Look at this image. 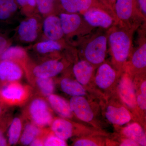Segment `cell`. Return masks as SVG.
<instances>
[{"label": "cell", "instance_id": "19", "mask_svg": "<svg viewBox=\"0 0 146 146\" xmlns=\"http://www.w3.org/2000/svg\"><path fill=\"white\" fill-rule=\"evenodd\" d=\"M63 8L70 13L86 11L89 9L92 0H59Z\"/></svg>", "mask_w": 146, "mask_h": 146}, {"label": "cell", "instance_id": "20", "mask_svg": "<svg viewBox=\"0 0 146 146\" xmlns=\"http://www.w3.org/2000/svg\"><path fill=\"white\" fill-rule=\"evenodd\" d=\"M123 133L125 136L142 146H146V135L143 129L136 123L125 128Z\"/></svg>", "mask_w": 146, "mask_h": 146}, {"label": "cell", "instance_id": "37", "mask_svg": "<svg viewBox=\"0 0 146 146\" xmlns=\"http://www.w3.org/2000/svg\"><path fill=\"white\" fill-rule=\"evenodd\" d=\"M141 10L143 13L146 15V0H138Z\"/></svg>", "mask_w": 146, "mask_h": 146}, {"label": "cell", "instance_id": "27", "mask_svg": "<svg viewBox=\"0 0 146 146\" xmlns=\"http://www.w3.org/2000/svg\"><path fill=\"white\" fill-rule=\"evenodd\" d=\"M36 50L41 54H46L61 49V46L58 42L54 40H49L39 42L36 46Z\"/></svg>", "mask_w": 146, "mask_h": 146}, {"label": "cell", "instance_id": "12", "mask_svg": "<svg viewBox=\"0 0 146 146\" xmlns=\"http://www.w3.org/2000/svg\"><path fill=\"white\" fill-rule=\"evenodd\" d=\"M106 117L109 122L114 124L122 125L130 121L131 116L127 110L124 107H108Z\"/></svg>", "mask_w": 146, "mask_h": 146}, {"label": "cell", "instance_id": "40", "mask_svg": "<svg viewBox=\"0 0 146 146\" xmlns=\"http://www.w3.org/2000/svg\"><path fill=\"white\" fill-rule=\"evenodd\" d=\"M2 112V108L1 105L0 104V116L1 115Z\"/></svg>", "mask_w": 146, "mask_h": 146}, {"label": "cell", "instance_id": "24", "mask_svg": "<svg viewBox=\"0 0 146 146\" xmlns=\"http://www.w3.org/2000/svg\"><path fill=\"white\" fill-rule=\"evenodd\" d=\"M25 55V51L21 47H8L0 55V60H12L13 59H22Z\"/></svg>", "mask_w": 146, "mask_h": 146}, {"label": "cell", "instance_id": "23", "mask_svg": "<svg viewBox=\"0 0 146 146\" xmlns=\"http://www.w3.org/2000/svg\"><path fill=\"white\" fill-rule=\"evenodd\" d=\"M40 133V130L36 126L28 124L25 127L21 138V143L24 145H28L31 143Z\"/></svg>", "mask_w": 146, "mask_h": 146}, {"label": "cell", "instance_id": "18", "mask_svg": "<svg viewBox=\"0 0 146 146\" xmlns=\"http://www.w3.org/2000/svg\"><path fill=\"white\" fill-rule=\"evenodd\" d=\"M52 129L56 136L63 140L70 138L72 134V124L63 119L55 120L52 125Z\"/></svg>", "mask_w": 146, "mask_h": 146}, {"label": "cell", "instance_id": "21", "mask_svg": "<svg viewBox=\"0 0 146 146\" xmlns=\"http://www.w3.org/2000/svg\"><path fill=\"white\" fill-rule=\"evenodd\" d=\"M60 86L63 92L73 97L82 96L86 94L85 90L80 83L70 79L62 80Z\"/></svg>", "mask_w": 146, "mask_h": 146}, {"label": "cell", "instance_id": "39", "mask_svg": "<svg viewBox=\"0 0 146 146\" xmlns=\"http://www.w3.org/2000/svg\"><path fill=\"white\" fill-rule=\"evenodd\" d=\"M141 93L146 94V82L145 81L142 83L141 87Z\"/></svg>", "mask_w": 146, "mask_h": 146}, {"label": "cell", "instance_id": "10", "mask_svg": "<svg viewBox=\"0 0 146 146\" xmlns=\"http://www.w3.org/2000/svg\"><path fill=\"white\" fill-rule=\"evenodd\" d=\"M120 96L127 106L133 108L136 105L135 90L131 80L127 77H124L120 82L119 86Z\"/></svg>", "mask_w": 146, "mask_h": 146}, {"label": "cell", "instance_id": "36", "mask_svg": "<svg viewBox=\"0 0 146 146\" xmlns=\"http://www.w3.org/2000/svg\"><path fill=\"white\" fill-rule=\"evenodd\" d=\"M6 139L4 135L3 131L0 129V146L7 145Z\"/></svg>", "mask_w": 146, "mask_h": 146}, {"label": "cell", "instance_id": "11", "mask_svg": "<svg viewBox=\"0 0 146 146\" xmlns=\"http://www.w3.org/2000/svg\"><path fill=\"white\" fill-rule=\"evenodd\" d=\"M115 78V70L108 64H104L99 68L95 81L100 88L106 89L113 83Z\"/></svg>", "mask_w": 146, "mask_h": 146}, {"label": "cell", "instance_id": "8", "mask_svg": "<svg viewBox=\"0 0 146 146\" xmlns=\"http://www.w3.org/2000/svg\"><path fill=\"white\" fill-rule=\"evenodd\" d=\"M43 31L48 39L54 41L59 40L64 35L59 18L54 15L48 16L45 19Z\"/></svg>", "mask_w": 146, "mask_h": 146}, {"label": "cell", "instance_id": "25", "mask_svg": "<svg viewBox=\"0 0 146 146\" xmlns=\"http://www.w3.org/2000/svg\"><path fill=\"white\" fill-rule=\"evenodd\" d=\"M22 129L21 120L16 118L12 121L9 130V143L11 145H16L18 141Z\"/></svg>", "mask_w": 146, "mask_h": 146}, {"label": "cell", "instance_id": "29", "mask_svg": "<svg viewBox=\"0 0 146 146\" xmlns=\"http://www.w3.org/2000/svg\"><path fill=\"white\" fill-rule=\"evenodd\" d=\"M55 0H36V5L40 13L48 14L53 9Z\"/></svg>", "mask_w": 146, "mask_h": 146}, {"label": "cell", "instance_id": "13", "mask_svg": "<svg viewBox=\"0 0 146 146\" xmlns=\"http://www.w3.org/2000/svg\"><path fill=\"white\" fill-rule=\"evenodd\" d=\"M63 33L70 35L76 31L81 24V18L75 13H62L59 17Z\"/></svg>", "mask_w": 146, "mask_h": 146}, {"label": "cell", "instance_id": "22", "mask_svg": "<svg viewBox=\"0 0 146 146\" xmlns=\"http://www.w3.org/2000/svg\"><path fill=\"white\" fill-rule=\"evenodd\" d=\"M16 0H0V21H5L17 9Z\"/></svg>", "mask_w": 146, "mask_h": 146}, {"label": "cell", "instance_id": "15", "mask_svg": "<svg viewBox=\"0 0 146 146\" xmlns=\"http://www.w3.org/2000/svg\"><path fill=\"white\" fill-rule=\"evenodd\" d=\"M25 93V91L23 86L17 83H11L3 87L1 95L4 100L13 102L21 100Z\"/></svg>", "mask_w": 146, "mask_h": 146}, {"label": "cell", "instance_id": "35", "mask_svg": "<svg viewBox=\"0 0 146 146\" xmlns=\"http://www.w3.org/2000/svg\"><path fill=\"white\" fill-rule=\"evenodd\" d=\"M138 144L136 142L131 140V139H127L123 141L120 146H138Z\"/></svg>", "mask_w": 146, "mask_h": 146}, {"label": "cell", "instance_id": "2", "mask_svg": "<svg viewBox=\"0 0 146 146\" xmlns=\"http://www.w3.org/2000/svg\"><path fill=\"white\" fill-rule=\"evenodd\" d=\"M108 39L104 35H100L91 40L84 50V55L89 63L99 64L104 60L107 50Z\"/></svg>", "mask_w": 146, "mask_h": 146}, {"label": "cell", "instance_id": "6", "mask_svg": "<svg viewBox=\"0 0 146 146\" xmlns=\"http://www.w3.org/2000/svg\"><path fill=\"white\" fill-rule=\"evenodd\" d=\"M23 74L19 65L12 60H0V80L3 82L18 80L21 78Z\"/></svg>", "mask_w": 146, "mask_h": 146}, {"label": "cell", "instance_id": "30", "mask_svg": "<svg viewBox=\"0 0 146 146\" xmlns=\"http://www.w3.org/2000/svg\"><path fill=\"white\" fill-rule=\"evenodd\" d=\"M67 145L65 140L58 138L57 136H50L46 138L44 142V146H65Z\"/></svg>", "mask_w": 146, "mask_h": 146}, {"label": "cell", "instance_id": "5", "mask_svg": "<svg viewBox=\"0 0 146 146\" xmlns=\"http://www.w3.org/2000/svg\"><path fill=\"white\" fill-rule=\"evenodd\" d=\"M84 17L91 26L107 29L113 23V19L109 14L99 9H89L84 12Z\"/></svg>", "mask_w": 146, "mask_h": 146}, {"label": "cell", "instance_id": "14", "mask_svg": "<svg viewBox=\"0 0 146 146\" xmlns=\"http://www.w3.org/2000/svg\"><path fill=\"white\" fill-rule=\"evenodd\" d=\"M73 72L78 82L82 85L89 82L93 72V68L89 62L80 60L73 67Z\"/></svg>", "mask_w": 146, "mask_h": 146}, {"label": "cell", "instance_id": "41", "mask_svg": "<svg viewBox=\"0 0 146 146\" xmlns=\"http://www.w3.org/2000/svg\"><path fill=\"white\" fill-rule=\"evenodd\" d=\"M110 1H112V2H113L115 1V0H110Z\"/></svg>", "mask_w": 146, "mask_h": 146}, {"label": "cell", "instance_id": "33", "mask_svg": "<svg viewBox=\"0 0 146 146\" xmlns=\"http://www.w3.org/2000/svg\"><path fill=\"white\" fill-rule=\"evenodd\" d=\"M8 42L4 36L0 34V55L7 48H8Z\"/></svg>", "mask_w": 146, "mask_h": 146}, {"label": "cell", "instance_id": "9", "mask_svg": "<svg viewBox=\"0 0 146 146\" xmlns=\"http://www.w3.org/2000/svg\"><path fill=\"white\" fill-rule=\"evenodd\" d=\"M38 23L34 18H31L21 22L18 29V33L21 40L31 42L34 41L38 35Z\"/></svg>", "mask_w": 146, "mask_h": 146}, {"label": "cell", "instance_id": "4", "mask_svg": "<svg viewBox=\"0 0 146 146\" xmlns=\"http://www.w3.org/2000/svg\"><path fill=\"white\" fill-rule=\"evenodd\" d=\"M72 111L82 121L89 122L94 118V113L85 98L82 96L73 97L70 101Z\"/></svg>", "mask_w": 146, "mask_h": 146}, {"label": "cell", "instance_id": "38", "mask_svg": "<svg viewBox=\"0 0 146 146\" xmlns=\"http://www.w3.org/2000/svg\"><path fill=\"white\" fill-rule=\"evenodd\" d=\"M30 145L32 146H42L44 145V143L39 139H35Z\"/></svg>", "mask_w": 146, "mask_h": 146}, {"label": "cell", "instance_id": "1", "mask_svg": "<svg viewBox=\"0 0 146 146\" xmlns=\"http://www.w3.org/2000/svg\"><path fill=\"white\" fill-rule=\"evenodd\" d=\"M108 42L115 60L120 63L125 61L132 44L131 36L128 31L123 29L113 30L110 33Z\"/></svg>", "mask_w": 146, "mask_h": 146}, {"label": "cell", "instance_id": "34", "mask_svg": "<svg viewBox=\"0 0 146 146\" xmlns=\"http://www.w3.org/2000/svg\"><path fill=\"white\" fill-rule=\"evenodd\" d=\"M74 146H97L93 141L88 140H80L76 141Z\"/></svg>", "mask_w": 146, "mask_h": 146}, {"label": "cell", "instance_id": "28", "mask_svg": "<svg viewBox=\"0 0 146 146\" xmlns=\"http://www.w3.org/2000/svg\"><path fill=\"white\" fill-rule=\"evenodd\" d=\"M36 82L44 95L48 96L52 94L54 90V84L51 78L36 77Z\"/></svg>", "mask_w": 146, "mask_h": 146}, {"label": "cell", "instance_id": "7", "mask_svg": "<svg viewBox=\"0 0 146 146\" xmlns=\"http://www.w3.org/2000/svg\"><path fill=\"white\" fill-rule=\"evenodd\" d=\"M63 68L64 65L60 61L50 60L35 67L33 73L36 77L52 78L61 72Z\"/></svg>", "mask_w": 146, "mask_h": 146}, {"label": "cell", "instance_id": "3", "mask_svg": "<svg viewBox=\"0 0 146 146\" xmlns=\"http://www.w3.org/2000/svg\"><path fill=\"white\" fill-rule=\"evenodd\" d=\"M29 112L33 122L40 127L49 125L52 117L48 105L42 99L34 100L30 106Z\"/></svg>", "mask_w": 146, "mask_h": 146}, {"label": "cell", "instance_id": "16", "mask_svg": "<svg viewBox=\"0 0 146 146\" xmlns=\"http://www.w3.org/2000/svg\"><path fill=\"white\" fill-rule=\"evenodd\" d=\"M48 97L50 104L56 112L64 117H72V111L70 105L65 100L53 94H51Z\"/></svg>", "mask_w": 146, "mask_h": 146}, {"label": "cell", "instance_id": "31", "mask_svg": "<svg viewBox=\"0 0 146 146\" xmlns=\"http://www.w3.org/2000/svg\"><path fill=\"white\" fill-rule=\"evenodd\" d=\"M17 4L20 6L34 7L36 5V0H16Z\"/></svg>", "mask_w": 146, "mask_h": 146}, {"label": "cell", "instance_id": "17", "mask_svg": "<svg viewBox=\"0 0 146 146\" xmlns=\"http://www.w3.org/2000/svg\"><path fill=\"white\" fill-rule=\"evenodd\" d=\"M115 11L120 20L123 22L129 21L133 14V0H116Z\"/></svg>", "mask_w": 146, "mask_h": 146}, {"label": "cell", "instance_id": "32", "mask_svg": "<svg viewBox=\"0 0 146 146\" xmlns=\"http://www.w3.org/2000/svg\"><path fill=\"white\" fill-rule=\"evenodd\" d=\"M138 106L143 110L146 109V94L141 93L136 99Z\"/></svg>", "mask_w": 146, "mask_h": 146}, {"label": "cell", "instance_id": "26", "mask_svg": "<svg viewBox=\"0 0 146 146\" xmlns=\"http://www.w3.org/2000/svg\"><path fill=\"white\" fill-rule=\"evenodd\" d=\"M133 66L138 69L146 67V44L144 43L138 48L133 54L132 58Z\"/></svg>", "mask_w": 146, "mask_h": 146}]
</instances>
